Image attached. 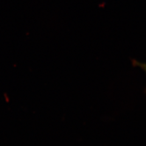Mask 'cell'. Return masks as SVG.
Returning a JSON list of instances; mask_svg holds the SVG:
<instances>
[{
  "instance_id": "1",
  "label": "cell",
  "mask_w": 146,
  "mask_h": 146,
  "mask_svg": "<svg viewBox=\"0 0 146 146\" xmlns=\"http://www.w3.org/2000/svg\"><path fill=\"white\" fill-rule=\"evenodd\" d=\"M133 65L139 67L141 69H142L146 73V63H141L136 60H133Z\"/></svg>"
}]
</instances>
